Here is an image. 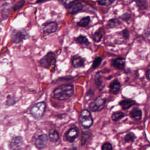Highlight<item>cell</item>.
<instances>
[{
  "instance_id": "6da1fadb",
  "label": "cell",
  "mask_w": 150,
  "mask_h": 150,
  "mask_svg": "<svg viewBox=\"0 0 150 150\" xmlns=\"http://www.w3.org/2000/svg\"><path fill=\"white\" fill-rule=\"evenodd\" d=\"M74 93V86L71 84H65L59 86L53 91V97L60 100L69 98Z\"/></svg>"
},
{
  "instance_id": "7a4b0ae2",
  "label": "cell",
  "mask_w": 150,
  "mask_h": 150,
  "mask_svg": "<svg viewBox=\"0 0 150 150\" xmlns=\"http://www.w3.org/2000/svg\"><path fill=\"white\" fill-rule=\"evenodd\" d=\"M55 62L56 57L54 53L52 52H49L40 60L39 64L41 67L49 69L55 64Z\"/></svg>"
},
{
  "instance_id": "3957f363",
  "label": "cell",
  "mask_w": 150,
  "mask_h": 150,
  "mask_svg": "<svg viewBox=\"0 0 150 150\" xmlns=\"http://www.w3.org/2000/svg\"><path fill=\"white\" fill-rule=\"evenodd\" d=\"M79 120L82 126L85 128H89L93 123V120L90 112L87 110H83L81 111Z\"/></svg>"
},
{
  "instance_id": "277c9868",
  "label": "cell",
  "mask_w": 150,
  "mask_h": 150,
  "mask_svg": "<svg viewBox=\"0 0 150 150\" xmlns=\"http://www.w3.org/2000/svg\"><path fill=\"white\" fill-rule=\"evenodd\" d=\"M46 103L44 101L35 104L30 109V114L35 118H39L45 114L46 110Z\"/></svg>"
},
{
  "instance_id": "5b68a950",
  "label": "cell",
  "mask_w": 150,
  "mask_h": 150,
  "mask_svg": "<svg viewBox=\"0 0 150 150\" xmlns=\"http://www.w3.org/2000/svg\"><path fill=\"white\" fill-rule=\"evenodd\" d=\"M105 102L106 98L102 96H100L90 104V109L94 112L100 111L104 108Z\"/></svg>"
},
{
  "instance_id": "8992f818",
  "label": "cell",
  "mask_w": 150,
  "mask_h": 150,
  "mask_svg": "<svg viewBox=\"0 0 150 150\" xmlns=\"http://www.w3.org/2000/svg\"><path fill=\"white\" fill-rule=\"evenodd\" d=\"M57 29V23L54 21L47 22L43 25V32L46 35L55 32Z\"/></svg>"
},
{
  "instance_id": "52a82bcc",
  "label": "cell",
  "mask_w": 150,
  "mask_h": 150,
  "mask_svg": "<svg viewBox=\"0 0 150 150\" xmlns=\"http://www.w3.org/2000/svg\"><path fill=\"white\" fill-rule=\"evenodd\" d=\"M49 141L48 136L46 134H42L39 135L35 141V146L39 149H42L46 146Z\"/></svg>"
},
{
  "instance_id": "ba28073f",
  "label": "cell",
  "mask_w": 150,
  "mask_h": 150,
  "mask_svg": "<svg viewBox=\"0 0 150 150\" xmlns=\"http://www.w3.org/2000/svg\"><path fill=\"white\" fill-rule=\"evenodd\" d=\"M23 144V138L21 136H16L13 137L10 143L9 147L13 150H18L21 148Z\"/></svg>"
},
{
  "instance_id": "9c48e42d",
  "label": "cell",
  "mask_w": 150,
  "mask_h": 150,
  "mask_svg": "<svg viewBox=\"0 0 150 150\" xmlns=\"http://www.w3.org/2000/svg\"><path fill=\"white\" fill-rule=\"evenodd\" d=\"M26 38V35L22 32L19 30H15L11 35L12 42L15 43H19L22 42Z\"/></svg>"
},
{
  "instance_id": "30bf717a",
  "label": "cell",
  "mask_w": 150,
  "mask_h": 150,
  "mask_svg": "<svg viewBox=\"0 0 150 150\" xmlns=\"http://www.w3.org/2000/svg\"><path fill=\"white\" fill-rule=\"evenodd\" d=\"M84 59L79 55H74L71 57V64L74 68L81 67L84 66Z\"/></svg>"
},
{
  "instance_id": "8fae6325",
  "label": "cell",
  "mask_w": 150,
  "mask_h": 150,
  "mask_svg": "<svg viewBox=\"0 0 150 150\" xmlns=\"http://www.w3.org/2000/svg\"><path fill=\"white\" fill-rule=\"evenodd\" d=\"M78 137V130L76 128H70L66 134V139L68 141L73 142Z\"/></svg>"
},
{
  "instance_id": "7c38bea8",
  "label": "cell",
  "mask_w": 150,
  "mask_h": 150,
  "mask_svg": "<svg viewBox=\"0 0 150 150\" xmlns=\"http://www.w3.org/2000/svg\"><path fill=\"white\" fill-rule=\"evenodd\" d=\"M142 111L138 107H135L130 111V115L131 118L136 121L140 120L142 117Z\"/></svg>"
},
{
  "instance_id": "4fadbf2b",
  "label": "cell",
  "mask_w": 150,
  "mask_h": 150,
  "mask_svg": "<svg viewBox=\"0 0 150 150\" xmlns=\"http://www.w3.org/2000/svg\"><path fill=\"white\" fill-rule=\"evenodd\" d=\"M120 105L122 108L124 110H127L129 109L130 107H131L132 105L135 104V101L132 100H122L120 101L119 103Z\"/></svg>"
},
{
  "instance_id": "5bb4252c",
  "label": "cell",
  "mask_w": 150,
  "mask_h": 150,
  "mask_svg": "<svg viewBox=\"0 0 150 150\" xmlns=\"http://www.w3.org/2000/svg\"><path fill=\"white\" fill-rule=\"evenodd\" d=\"M125 65V59L122 57H118L112 61V66L117 69H122Z\"/></svg>"
},
{
  "instance_id": "9a60e30c",
  "label": "cell",
  "mask_w": 150,
  "mask_h": 150,
  "mask_svg": "<svg viewBox=\"0 0 150 150\" xmlns=\"http://www.w3.org/2000/svg\"><path fill=\"white\" fill-rule=\"evenodd\" d=\"M83 8V5L80 2H76L69 9H68L69 13L71 14H74L81 11Z\"/></svg>"
},
{
  "instance_id": "2e32d148",
  "label": "cell",
  "mask_w": 150,
  "mask_h": 150,
  "mask_svg": "<svg viewBox=\"0 0 150 150\" xmlns=\"http://www.w3.org/2000/svg\"><path fill=\"white\" fill-rule=\"evenodd\" d=\"M120 84L117 80H114L113 81L111 84L110 85V91L112 94H117L120 90Z\"/></svg>"
},
{
  "instance_id": "e0dca14e",
  "label": "cell",
  "mask_w": 150,
  "mask_h": 150,
  "mask_svg": "<svg viewBox=\"0 0 150 150\" xmlns=\"http://www.w3.org/2000/svg\"><path fill=\"white\" fill-rule=\"evenodd\" d=\"M49 139L52 142H57L59 139V134L57 131L51 129L49 133Z\"/></svg>"
},
{
  "instance_id": "ac0fdd59",
  "label": "cell",
  "mask_w": 150,
  "mask_h": 150,
  "mask_svg": "<svg viewBox=\"0 0 150 150\" xmlns=\"http://www.w3.org/2000/svg\"><path fill=\"white\" fill-rule=\"evenodd\" d=\"M90 22V16H86L81 19L80 21L77 22V25L78 26H80V27H86L89 24Z\"/></svg>"
},
{
  "instance_id": "d6986e66",
  "label": "cell",
  "mask_w": 150,
  "mask_h": 150,
  "mask_svg": "<svg viewBox=\"0 0 150 150\" xmlns=\"http://www.w3.org/2000/svg\"><path fill=\"white\" fill-rule=\"evenodd\" d=\"M75 41L80 45H88L90 43L87 38L83 35H80L75 39Z\"/></svg>"
},
{
  "instance_id": "ffe728a7",
  "label": "cell",
  "mask_w": 150,
  "mask_h": 150,
  "mask_svg": "<svg viewBox=\"0 0 150 150\" xmlns=\"http://www.w3.org/2000/svg\"><path fill=\"white\" fill-rule=\"evenodd\" d=\"M124 117V114L122 111H115L111 115V118L114 121H117Z\"/></svg>"
},
{
  "instance_id": "44dd1931",
  "label": "cell",
  "mask_w": 150,
  "mask_h": 150,
  "mask_svg": "<svg viewBox=\"0 0 150 150\" xmlns=\"http://www.w3.org/2000/svg\"><path fill=\"white\" fill-rule=\"evenodd\" d=\"M136 3L141 9H145L147 8L148 2L146 0H136Z\"/></svg>"
},
{
  "instance_id": "7402d4cb",
  "label": "cell",
  "mask_w": 150,
  "mask_h": 150,
  "mask_svg": "<svg viewBox=\"0 0 150 150\" xmlns=\"http://www.w3.org/2000/svg\"><path fill=\"white\" fill-rule=\"evenodd\" d=\"M81 136L82 137H81V144L84 145L87 142V140L90 137L91 133L88 132H83Z\"/></svg>"
},
{
  "instance_id": "603a6c76",
  "label": "cell",
  "mask_w": 150,
  "mask_h": 150,
  "mask_svg": "<svg viewBox=\"0 0 150 150\" xmlns=\"http://www.w3.org/2000/svg\"><path fill=\"white\" fill-rule=\"evenodd\" d=\"M135 139V135L133 132H129L124 137V140L127 142H133Z\"/></svg>"
},
{
  "instance_id": "cb8c5ba5",
  "label": "cell",
  "mask_w": 150,
  "mask_h": 150,
  "mask_svg": "<svg viewBox=\"0 0 150 150\" xmlns=\"http://www.w3.org/2000/svg\"><path fill=\"white\" fill-rule=\"evenodd\" d=\"M121 22L120 21L117 19H111L109 20L108 22V26L110 28H114L116 26H118L119 25H120Z\"/></svg>"
},
{
  "instance_id": "d4e9b609",
  "label": "cell",
  "mask_w": 150,
  "mask_h": 150,
  "mask_svg": "<svg viewBox=\"0 0 150 150\" xmlns=\"http://www.w3.org/2000/svg\"><path fill=\"white\" fill-rule=\"evenodd\" d=\"M102 38H103V35L100 30L96 32L93 35V39L96 42H100L102 39Z\"/></svg>"
},
{
  "instance_id": "484cf974",
  "label": "cell",
  "mask_w": 150,
  "mask_h": 150,
  "mask_svg": "<svg viewBox=\"0 0 150 150\" xmlns=\"http://www.w3.org/2000/svg\"><path fill=\"white\" fill-rule=\"evenodd\" d=\"M95 83L97 84L98 87L100 86L102 84V80H101V76L100 73V72H97L94 78Z\"/></svg>"
},
{
  "instance_id": "4316f807",
  "label": "cell",
  "mask_w": 150,
  "mask_h": 150,
  "mask_svg": "<svg viewBox=\"0 0 150 150\" xmlns=\"http://www.w3.org/2000/svg\"><path fill=\"white\" fill-rule=\"evenodd\" d=\"M24 4H25V1L24 0H21L18 2H17L13 6V11H16L19 10L20 9L22 8V7L24 5Z\"/></svg>"
},
{
  "instance_id": "83f0119b",
  "label": "cell",
  "mask_w": 150,
  "mask_h": 150,
  "mask_svg": "<svg viewBox=\"0 0 150 150\" xmlns=\"http://www.w3.org/2000/svg\"><path fill=\"white\" fill-rule=\"evenodd\" d=\"M101 62H102V59H101V57H96V58L94 59V62H93V65H92V67L94 68V69L97 68V67L100 64V63H101Z\"/></svg>"
},
{
  "instance_id": "f1b7e54d",
  "label": "cell",
  "mask_w": 150,
  "mask_h": 150,
  "mask_svg": "<svg viewBox=\"0 0 150 150\" xmlns=\"http://www.w3.org/2000/svg\"><path fill=\"white\" fill-rule=\"evenodd\" d=\"M76 2H77L76 0H65L64 4L66 8L68 9H69Z\"/></svg>"
},
{
  "instance_id": "f546056e",
  "label": "cell",
  "mask_w": 150,
  "mask_h": 150,
  "mask_svg": "<svg viewBox=\"0 0 150 150\" xmlns=\"http://www.w3.org/2000/svg\"><path fill=\"white\" fill-rule=\"evenodd\" d=\"M113 2V1L112 0H101L98 1V4L100 5H104V6H108L111 5Z\"/></svg>"
},
{
  "instance_id": "4dcf8cb0",
  "label": "cell",
  "mask_w": 150,
  "mask_h": 150,
  "mask_svg": "<svg viewBox=\"0 0 150 150\" xmlns=\"http://www.w3.org/2000/svg\"><path fill=\"white\" fill-rule=\"evenodd\" d=\"M101 150H112L111 144L109 142H105L101 146Z\"/></svg>"
},
{
  "instance_id": "1f68e13d",
  "label": "cell",
  "mask_w": 150,
  "mask_h": 150,
  "mask_svg": "<svg viewBox=\"0 0 150 150\" xmlns=\"http://www.w3.org/2000/svg\"><path fill=\"white\" fill-rule=\"evenodd\" d=\"M15 102L16 101H15V100L13 98H12L10 96H8L7 100H6V105H11L14 104Z\"/></svg>"
},
{
  "instance_id": "d6a6232c",
  "label": "cell",
  "mask_w": 150,
  "mask_h": 150,
  "mask_svg": "<svg viewBox=\"0 0 150 150\" xmlns=\"http://www.w3.org/2000/svg\"><path fill=\"white\" fill-rule=\"evenodd\" d=\"M121 18L124 21H127L131 18V15L128 13H125L121 16Z\"/></svg>"
},
{
  "instance_id": "836d02e7",
  "label": "cell",
  "mask_w": 150,
  "mask_h": 150,
  "mask_svg": "<svg viewBox=\"0 0 150 150\" xmlns=\"http://www.w3.org/2000/svg\"><path fill=\"white\" fill-rule=\"evenodd\" d=\"M122 35L125 39H128L129 36V31L128 30V29H124L122 31Z\"/></svg>"
},
{
  "instance_id": "e575fe53",
  "label": "cell",
  "mask_w": 150,
  "mask_h": 150,
  "mask_svg": "<svg viewBox=\"0 0 150 150\" xmlns=\"http://www.w3.org/2000/svg\"><path fill=\"white\" fill-rule=\"evenodd\" d=\"M50 0H37L36 1V4H39V3H43V2H46V1H49Z\"/></svg>"
},
{
  "instance_id": "d590c367",
  "label": "cell",
  "mask_w": 150,
  "mask_h": 150,
  "mask_svg": "<svg viewBox=\"0 0 150 150\" xmlns=\"http://www.w3.org/2000/svg\"><path fill=\"white\" fill-rule=\"evenodd\" d=\"M69 150H77V149L75 147H71L70 149H69Z\"/></svg>"
}]
</instances>
